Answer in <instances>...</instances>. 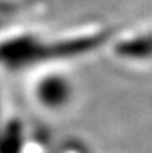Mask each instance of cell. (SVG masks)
I'll return each instance as SVG.
<instances>
[{"label": "cell", "instance_id": "1", "mask_svg": "<svg viewBox=\"0 0 152 153\" xmlns=\"http://www.w3.org/2000/svg\"><path fill=\"white\" fill-rule=\"evenodd\" d=\"M110 49L116 59L129 64L152 62V21L141 25L133 31L118 34L110 42Z\"/></svg>", "mask_w": 152, "mask_h": 153}]
</instances>
